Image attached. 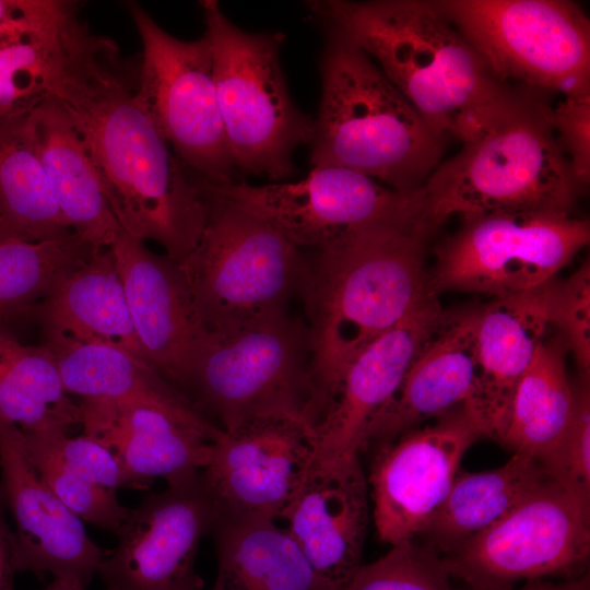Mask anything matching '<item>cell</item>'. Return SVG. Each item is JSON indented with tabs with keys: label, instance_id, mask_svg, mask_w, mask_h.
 <instances>
[{
	"label": "cell",
	"instance_id": "cell-1",
	"mask_svg": "<svg viewBox=\"0 0 590 590\" xmlns=\"http://www.w3.org/2000/svg\"><path fill=\"white\" fill-rule=\"evenodd\" d=\"M138 69L74 17L51 67L48 97L79 134L121 229L180 263L196 247L205 205L188 170L137 96Z\"/></svg>",
	"mask_w": 590,
	"mask_h": 590
},
{
	"label": "cell",
	"instance_id": "cell-2",
	"mask_svg": "<svg viewBox=\"0 0 590 590\" xmlns=\"http://www.w3.org/2000/svg\"><path fill=\"white\" fill-rule=\"evenodd\" d=\"M361 48L441 139L465 142L515 99L437 0L307 2Z\"/></svg>",
	"mask_w": 590,
	"mask_h": 590
},
{
	"label": "cell",
	"instance_id": "cell-3",
	"mask_svg": "<svg viewBox=\"0 0 590 590\" xmlns=\"http://www.w3.org/2000/svg\"><path fill=\"white\" fill-rule=\"evenodd\" d=\"M416 224L357 229L307 258L299 296L306 312L317 423L350 364L392 329L427 287Z\"/></svg>",
	"mask_w": 590,
	"mask_h": 590
},
{
	"label": "cell",
	"instance_id": "cell-4",
	"mask_svg": "<svg viewBox=\"0 0 590 590\" xmlns=\"http://www.w3.org/2000/svg\"><path fill=\"white\" fill-rule=\"evenodd\" d=\"M327 31L311 168H349L393 190L416 191L438 166L445 140L361 48Z\"/></svg>",
	"mask_w": 590,
	"mask_h": 590
},
{
	"label": "cell",
	"instance_id": "cell-5",
	"mask_svg": "<svg viewBox=\"0 0 590 590\" xmlns=\"http://www.w3.org/2000/svg\"><path fill=\"white\" fill-rule=\"evenodd\" d=\"M551 108L517 97L420 188L428 235L451 215L570 213L581 186L550 120Z\"/></svg>",
	"mask_w": 590,
	"mask_h": 590
},
{
	"label": "cell",
	"instance_id": "cell-6",
	"mask_svg": "<svg viewBox=\"0 0 590 590\" xmlns=\"http://www.w3.org/2000/svg\"><path fill=\"white\" fill-rule=\"evenodd\" d=\"M197 189L205 223L179 267L205 330L229 331L286 314L303 285V250L263 221Z\"/></svg>",
	"mask_w": 590,
	"mask_h": 590
},
{
	"label": "cell",
	"instance_id": "cell-7",
	"mask_svg": "<svg viewBox=\"0 0 590 590\" xmlns=\"http://www.w3.org/2000/svg\"><path fill=\"white\" fill-rule=\"evenodd\" d=\"M213 52L222 121L237 172L279 182L293 175V154L309 144L315 119L293 102L280 63L281 33L236 26L215 0L200 1Z\"/></svg>",
	"mask_w": 590,
	"mask_h": 590
},
{
	"label": "cell",
	"instance_id": "cell-8",
	"mask_svg": "<svg viewBox=\"0 0 590 590\" xmlns=\"http://www.w3.org/2000/svg\"><path fill=\"white\" fill-rule=\"evenodd\" d=\"M187 388L224 433L271 416L303 417L315 427L306 321L286 312L229 331H206Z\"/></svg>",
	"mask_w": 590,
	"mask_h": 590
},
{
	"label": "cell",
	"instance_id": "cell-9",
	"mask_svg": "<svg viewBox=\"0 0 590 590\" xmlns=\"http://www.w3.org/2000/svg\"><path fill=\"white\" fill-rule=\"evenodd\" d=\"M470 590L588 573L590 495L550 476L503 518L441 555Z\"/></svg>",
	"mask_w": 590,
	"mask_h": 590
},
{
	"label": "cell",
	"instance_id": "cell-10",
	"mask_svg": "<svg viewBox=\"0 0 590 590\" xmlns=\"http://www.w3.org/2000/svg\"><path fill=\"white\" fill-rule=\"evenodd\" d=\"M499 82L590 94V23L566 0H437Z\"/></svg>",
	"mask_w": 590,
	"mask_h": 590
},
{
	"label": "cell",
	"instance_id": "cell-11",
	"mask_svg": "<svg viewBox=\"0 0 590 590\" xmlns=\"http://www.w3.org/2000/svg\"><path fill=\"white\" fill-rule=\"evenodd\" d=\"M129 12L142 43L137 96L193 176L238 181L220 111L212 46L204 33L182 40L165 32L137 2Z\"/></svg>",
	"mask_w": 590,
	"mask_h": 590
},
{
	"label": "cell",
	"instance_id": "cell-12",
	"mask_svg": "<svg viewBox=\"0 0 590 590\" xmlns=\"http://www.w3.org/2000/svg\"><path fill=\"white\" fill-rule=\"evenodd\" d=\"M435 250L428 286L503 297L552 281L588 245L590 227L570 213L508 212L462 220Z\"/></svg>",
	"mask_w": 590,
	"mask_h": 590
},
{
	"label": "cell",
	"instance_id": "cell-13",
	"mask_svg": "<svg viewBox=\"0 0 590 590\" xmlns=\"http://www.w3.org/2000/svg\"><path fill=\"white\" fill-rule=\"evenodd\" d=\"M192 180L200 190L263 221L302 250L322 249L378 223H413L421 229L420 188L400 192L349 168L314 167L295 182L211 184L196 176Z\"/></svg>",
	"mask_w": 590,
	"mask_h": 590
},
{
	"label": "cell",
	"instance_id": "cell-14",
	"mask_svg": "<svg viewBox=\"0 0 590 590\" xmlns=\"http://www.w3.org/2000/svg\"><path fill=\"white\" fill-rule=\"evenodd\" d=\"M483 436L463 404L380 445L367 483L381 542L420 535L448 495L465 451Z\"/></svg>",
	"mask_w": 590,
	"mask_h": 590
},
{
	"label": "cell",
	"instance_id": "cell-15",
	"mask_svg": "<svg viewBox=\"0 0 590 590\" xmlns=\"http://www.w3.org/2000/svg\"><path fill=\"white\" fill-rule=\"evenodd\" d=\"M80 408L83 435L114 456L121 487L197 479L224 435L186 397L166 403L82 400Z\"/></svg>",
	"mask_w": 590,
	"mask_h": 590
},
{
	"label": "cell",
	"instance_id": "cell-16",
	"mask_svg": "<svg viewBox=\"0 0 590 590\" xmlns=\"http://www.w3.org/2000/svg\"><path fill=\"white\" fill-rule=\"evenodd\" d=\"M316 455L309 421L271 416L224 433L201 479L220 518H282Z\"/></svg>",
	"mask_w": 590,
	"mask_h": 590
},
{
	"label": "cell",
	"instance_id": "cell-17",
	"mask_svg": "<svg viewBox=\"0 0 590 590\" xmlns=\"http://www.w3.org/2000/svg\"><path fill=\"white\" fill-rule=\"evenodd\" d=\"M217 510L201 479L149 495L118 531L98 575L106 590H202L194 564Z\"/></svg>",
	"mask_w": 590,
	"mask_h": 590
},
{
	"label": "cell",
	"instance_id": "cell-18",
	"mask_svg": "<svg viewBox=\"0 0 590 590\" xmlns=\"http://www.w3.org/2000/svg\"><path fill=\"white\" fill-rule=\"evenodd\" d=\"M447 312L427 285L410 311L350 364L315 426L314 465L327 468L359 458L369 425L393 398L415 355Z\"/></svg>",
	"mask_w": 590,
	"mask_h": 590
},
{
	"label": "cell",
	"instance_id": "cell-19",
	"mask_svg": "<svg viewBox=\"0 0 590 590\" xmlns=\"http://www.w3.org/2000/svg\"><path fill=\"white\" fill-rule=\"evenodd\" d=\"M1 495L15 522L16 571L73 578L86 586L106 552L87 535L82 520L42 481L23 442L22 432L0 421Z\"/></svg>",
	"mask_w": 590,
	"mask_h": 590
},
{
	"label": "cell",
	"instance_id": "cell-20",
	"mask_svg": "<svg viewBox=\"0 0 590 590\" xmlns=\"http://www.w3.org/2000/svg\"><path fill=\"white\" fill-rule=\"evenodd\" d=\"M109 248L149 364L187 388L206 330L179 263L151 251L123 229Z\"/></svg>",
	"mask_w": 590,
	"mask_h": 590
},
{
	"label": "cell",
	"instance_id": "cell-21",
	"mask_svg": "<svg viewBox=\"0 0 590 590\" xmlns=\"http://www.w3.org/2000/svg\"><path fill=\"white\" fill-rule=\"evenodd\" d=\"M359 458L312 468L286 508L285 529L315 571L344 590L362 566L369 506Z\"/></svg>",
	"mask_w": 590,
	"mask_h": 590
},
{
	"label": "cell",
	"instance_id": "cell-22",
	"mask_svg": "<svg viewBox=\"0 0 590 590\" xmlns=\"http://www.w3.org/2000/svg\"><path fill=\"white\" fill-rule=\"evenodd\" d=\"M553 281L495 297L479 311L475 380L464 405L477 420L484 436L499 442L516 387L551 326Z\"/></svg>",
	"mask_w": 590,
	"mask_h": 590
},
{
	"label": "cell",
	"instance_id": "cell-23",
	"mask_svg": "<svg viewBox=\"0 0 590 590\" xmlns=\"http://www.w3.org/2000/svg\"><path fill=\"white\" fill-rule=\"evenodd\" d=\"M479 311L447 312L415 355L393 398L369 425L366 446L389 442L469 401L476 371Z\"/></svg>",
	"mask_w": 590,
	"mask_h": 590
},
{
	"label": "cell",
	"instance_id": "cell-24",
	"mask_svg": "<svg viewBox=\"0 0 590 590\" xmlns=\"http://www.w3.org/2000/svg\"><path fill=\"white\" fill-rule=\"evenodd\" d=\"M28 120L38 155L67 225L95 249L109 248L121 228L70 120L50 97L30 113Z\"/></svg>",
	"mask_w": 590,
	"mask_h": 590
},
{
	"label": "cell",
	"instance_id": "cell-25",
	"mask_svg": "<svg viewBox=\"0 0 590 590\" xmlns=\"http://www.w3.org/2000/svg\"><path fill=\"white\" fill-rule=\"evenodd\" d=\"M26 453L42 481L82 521L118 533L130 509L117 497L119 465L102 444L59 429L23 433Z\"/></svg>",
	"mask_w": 590,
	"mask_h": 590
},
{
	"label": "cell",
	"instance_id": "cell-26",
	"mask_svg": "<svg viewBox=\"0 0 590 590\" xmlns=\"http://www.w3.org/2000/svg\"><path fill=\"white\" fill-rule=\"evenodd\" d=\"M33 316L43 334L115 346L151 367L134 331L110 248L96 251L72 272L37 305Z\"/></svg>",
	"mask_w": 590,
	"mask_h": 590
},
{
	"label": "cell",
	"instance_id": "cell-27",
	"mask_svg": "<svg viewBox=\"0 0 590 590\" xmlns=\"http://www.w3.org/2000/svg\"><path fill=\"white\" fill-rule=\"evenodd\" d=\"M216 581L229 590H334L275 520L220 518Z\"/></svg>",
	"mask_w": 590,
	"mask_h": 590
},
{
	"label": "cell",
	"instance_id": "cell-28",
	"mask_svg": "<svg viewBox=\"0 0 590 590\" xmlns=\"http://www.w3.org/2000/svg\"><path fill=\"white\" fill-rule=\"evenodd\" d=\"M547 476L535 458L521 452L494 470L459 471L420 534L444 555L503 518Z\"/></svg>",
	"mask_w": 590,
	"mask_h": 590
},
{
	"label": "cell",
	"instance_id": "cell-29",
	"mask_svg": "<svg viewBox=\"0 0 590 590\" xmlns=\"http://www.w3.org/2000/svg\"><path fill=\"white\" fill-rule=\"evenodd\" d=\"M566 351L562 338L539 347L516 387L500 440L541 465L557 449L574 413L575 391L566 370Z\"/></svg>",
	"mask_w": 590,
	"mask_h": 590
},
{
	"label": "cell",
	"instance_id": "cell-30",
	"mask_svg": "<svg viewBox=\"0 0 590 590\" xmlns=\"http://www.w3.org/2000/svg\"><path fill=\"white\" fill-rule=\"evenodd\" d=\"M28 116L0 121V224L15 238L37 241L72 231L45 173Z\"/></svg>",
	"mask_w": 590,
	"mask_h": 590
},
{
	"label": "cell",
	"instance_id": "cell-31",
	"mask_svg": "<svg viewBox=\"0 0 590 590\" xmlns=\"http://www.w3.org/2000/svg\"><path fill=\"white\" fill-rule=\"evenodd\" d=\"M66 392L83 400L166 403L185 396L154 369L115 346L44 333Z\"/></svg>",
	"mask_w": 590,
	"mask_h": 590
},
{
	"label": "cell",
	"instance_id": "cell-32",
	"mask_svg": "<svg viewBox=\"0 0 590 590\" xmlns=\"http://www.w3.org/2000/svg\"><path fill=\"white\" fill-rule=\"evenodd\" d=\"M0 421L23 433L81 423V408L66 392L55 358L44 344L24 345L0 330Z\"/></svg>",
	"mask_w": 590,
	"mask_h": 590
},
{
	"label": "cell",
	"instance_id": "cell-33",
	"mask_svg": "<svg viewBox=\"0 0 590 590\" xmlns=\"http://www.w3.org/2000/svg\"><path fill=\"white\" fill-rule=\"evenodd\" d=\"M98 251L73 232L30 241L0 240V330L33 315L72 272Z\"/></svg>",
	"mask_w": 590,
	"mask_h": 590
},
{
	"label": "cell",
	"instance_id": "cell-34",
	"mask_svg": "<svg viewBox=\"0 0 590 590\" xmlns=\"http://www.w3.org/2000/svg\"><path fill=\"white\" fill-rule=\"evenodd\" d=\"M74 16L0 45V121L27 115L48 98L51 67Z\"/></svg>",
	"mask_w": 590,
	"mask_h": 590
},
{
	"label": "cell",
	"instance_id": "cell-35",
	"mask_svg": "<svg viewBox=\"0 0 590 590\" xmlns=\"http://www.w3.org/2000/svg\"><path fill=\"white\" fill-rule=\"evenodd\" d=\"M442 556L413 539L362 565L344 590H456Z\"/></svg>",
	"mask_w": 590,
	"mask_h": 590
},
{
	"label": "cell",
	"instance_id": "cell-36",
	"mask_svg": "<svg viewBox=\"0 0 590 590\" xmlns=\"http://www.w3.org/2000/svg\"><path fill=\"white\" fill-rule=\"evenodd\" d=\"M550 323L576 359L580 373L590 369V266L585 262L568 279L553 281L550 297Z\"/></svg>",
	"mask_w": 590,
	"mask_h": 590
},
{
	"label": "cell",
	"instance_id": "cell-37",
	"mask_svg": "<svg viewBox=\"0 0 590 590\" xmlns=\"http://www.w3.org/2000/svg\"><path fill=\"white\" fill-rule=\"evenodd\" d=\"M574 385L575 406L568 429L554 453L542 464L545 473L590 495V388L589 374Z\"/></svg>",
	"mask_w": 590,
	"mask_h": 590
},
{
	"label": "cell",
	"instance_id": "cell-38",
	"mask_svg": "<svg viewBox=\"0 0 590 590\" xmlns=\"http://www.w3.org/2000/svg\"><path fill=\"white\" fill-rule=\"evenodd\" d=\"M550 120L575 178L586 186L590 178V94L564 96L551 108Z\"/></svg>",
	"mask_w": 590,
	"mask_h": 590
},
{
	"label": "cell",
	"instance_id": "cell-39",
	"mask_svg": "<svg viewBox=\"0 0 590 590\" xmlns=\"http://www.w3.org/2000/svg\"><path fill=\"white\" fill-rule=\"evenodd\" d=\"M73 14L70 1L0 0V45L58 26Z\"/></svg>",
	"mask_w": 590,
	"mask_h": 590
},
{
	"label": "cell",
	"instance_id": "cell-40",
	"mask_svg": "<svg viewBox=\"0 0 590 590\" xmlns=\"http://www.w3.org/2000/svg\"><path fill=\"white\" fill-rule=\"evenodd\" d=\"M1 506L0 499V590H14V538Z\"/></svg>",
	"mask_w": 590,
	"mask_h": 590
},
{
	"label": "cell",
	"instance_id": "cell-41",
	"mask_svg": "<svg viewBox=\"0 0 590 590\" xmlns=\"http://www.w3.org/2000/svg\"><path fill=\"white\" fill-rule=\"evenodd\" d=\"M470 590V589H469ZM498 590H516L511 589H498ZM517 590H590V577L589 573L571 579H562L560 581H553L550 579L533 580L524 582V586Z\"/></svg>",
	"mask_w": 590,
	"mask_h": 590
},
{
	"label": "cell",
	"instance_id": "cell-42",
	"mask_svg": "<svg viewBox=\"0 0 590 590\" xmlns=\"http://www.w3.org/2000/svg\"><path fill=\"white\" fill-rule=\"evenodd\" d=\"M43 590H85V586L73 578H54Z\"/></svg>",
	"mask_w": 590,
	"mask_h": 590
},
{
	"label": "cell",
	"instance_id": "cell-43",
	"mask_svg": "<svg viewBox=\"0 0 590 590\" xmlns=\"http://www.w3.org/2000/svg\"><path fill=\"white\" fill-rule=\"evenodd\" d=\"M9 237H13V236H11L0 224V240L9 238Z\"/></svg>",
	"mask_w": 590,
	"mask_h": 590
},
{
	"label": "cell",
	"instance_id": "cell-44",
	"mask_svg": "<svg viewBox=\"0 0 590 590\" xmlns=\"http://www.w3.org/2000/svg\"><path fill=\"white\" fill-rule=\"evenodd\" d=\"M211 590H229L227 589L226 587H224L222 583H220L219 581H215L213 588Z\"/></svg>",
	"mask_w": 590,
	"mask_h": 590
}]
</instances>
